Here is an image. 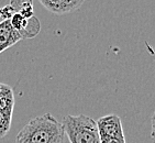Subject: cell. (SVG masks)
<instances>
[{"label":"cell","mask_w":155,"mask_h":143,"mask_svg":"<svg viewBox=\"0 0 155 143\" xmlns=\"http://www.w3.org/2000/svg\"><path fill=\"white\" fill-rule=\"evenodd\" d=\"M40 3L54 15H63L78 10L84 0H40Z\"/></svg>","instance_id":"277c9868"},{"label":"cell","mask_w":155,"mask_h":143,"mask_svg":"<svg viewBox=\"0 0 155 143\" xmlns=\"http://www.w3.org/2000/svg\"><path fill=\"white\" fill-rule=\"evenodd\" d=\"M65 132L51 113L31 119L15 137V143H64Z\"/></svg>","instance_id":"6da1fadb"},{"label":"cell","mask_w":155,"mask_h":143,"mask_svg":"<svg viewBox=\"0 0 155 143\" xmlns=\"http://www.w3.org/2000/svg\"><path fill=\"white\" fill-rule=\"evenodd\" d=\"M12 113L0 111V139L5 138L11 128Z\"/></svg>","instance_id":"9c48e42d"},{"label":"cell","mask_w":155,"mask_h":143,"mask_svg":"<svg viewBox=\"0 0 155 143\" xmlns=\"http://www.w3.org/2000/svg\"><path fill=\"white\" fill-rule=\"evenodd\" d=\"M100 143H127L125 139H102Z\"/></svg>","instance_id":"8fae6325"},{"label":"cell","mask_w":155,"mask_h":143,"mask_svg":"<svg viewBox=\"0 0 155 143\" xmlns=\"http://www.w3.org/2000/svg\"><path fill=\"white\" fill-rule=\"evenodd\" d=\"M9 5L15 9V13H19V15H21L25 19H29L34 15V12H33V3L31 1H29V0H23V1L12 0Z\"/></svg>","instance_id":"52a82bcc"},{"label":"cell","mask_w":155,"mask_h":143,"mask_svg":"<svg viewBox=\"0 0 155 143\" xmlns=\"http://www.w3.org/2000/svg\"><path fill=\"white\" fill-rule=\"evenodd\" d=\"M15 104V92L12 87L7 84L0 83V111L13 115Z\"/></svg>","instance_id":"8992f818"},{"label":"cell","mask_w":155,"mask_h":143,"mask_svg":"<svg viewBox=\"0 0 155 143\" xmlns=\"http://www.w3.org/2000/svg\"><path fill=\"white\" fill-rule=\"evenodd\" d=\"M15 13V9H13L10 5H6V6H3L0 8V18L2 19V21L10 20Z\"/></svg>","instance_id":"30bf717a"},{"label":"cell","mask_w":155,"mask_h":143,"mask_svg":"<svg viewBox=\"0 0 155 143\" xmlns=\"http://www.w3.org/2000/svg\"><path fill=\"white\" fill-rule=\"evenodd\" d=\"M40 31H41V22L36 15H33L29 18L27 28L20 33V36L21 39H32L39 34Z\"/></svg>","instance_id":"ba28073f"},{"label":"cell","mask_w":155,"mask_h":143,"mask_svg":"<svg viewBox=\"0 0 155 143\" xmlns=\"http://www.w3.org/2000/svg\"><path fill=\"white\" fill-rule=\"evenodd\" d=\"M71 143H100L97 125L85 115H67L61 122Z\"/></svg>","instance_id":"7a4b0ae2"},{"label":"cell","mask_w":155,"mask_h":143,"mask_svg":"<svg viewBox=\"0 0 155 143\" xmlns=\"http://www.w3.org/2000/svg\"><path fill=\"white\" fill-rule=\"evenodd\" d=\"M21 40L20 34L11 27L9 20L0 22V54Z\"/></svg>","instance_id":"5b68a950"},{"label":"cell","mask_w":155,"mask_h":143,"mask_svg":"<svg viewBox=\"0 0 155 143\" xmlns=\"http://www.w3.org/2000/svg\"><path fill=\"white\" fill-rule=\"evenodd\" d=\"M100 140L102 139H125L122 122L118 115H107L96 121Z\"/></svg>","instance_id":"3957f363"}]
</instances>
